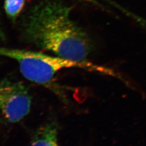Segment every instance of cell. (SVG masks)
Instances as JSON below:
<instances>
[{
  "mask_svg": "<svg viewBox=\"0 0 146 146\" xmlns=\"http://www.w3.org/2000/svg\"><path fill=\"white\" fill-rule=\"evenodd\" d=\"M0 39L2 40H5V33L2 30V28L1 27V21H0Z\"/></svg>",
  "mask_w": 146,
  "mask_h": 146,
  "instance_id": "52a82bcc",
  "label": "cell"
},
{
  "mask_svg": "<svg viewBox=\"0 0 146 146\" xmlns=\"http://www.w3.org/2000/svg\"><path fill=\"white\" fill-rule=\"evenodd\" d=\"M5 79L1 80L0 81V104H1V98H2V95L3 93V90L5 87Z\"/></svg>",
  "mask_w": 146,
  "mask_h": 146,
  "instance_id": "8992f818",
  "label": "cell"
},
{
  "mask_svg": "<svg viewBox=\"0 0 146 146\" xmlns=\"http://www.w3.org/2000/svg\"><path fill=\"white\" fill-rule=\"evenodd\" d=\"M25 0H5L4 8L5 13L11 20H15L23 10Z\"/></svg>",
  "mask_w": 146,
  "mask_h": 146,
  "instance_id": "5b68a950",
  "label": "cell"
},
{
  "mask_svg": "<svg viewBox=\"0 0 146 146\" xmlns=\"http://www.w3.org/2000/svg\"><path fill=\"white\" fill-rule=\"evenodd\" d=\"M69 8L58 0H42L28 11L22 22L27 40L54 55L81 64L85 69L110 75L113 72L88 61L91 45L73 22Z\"/></svg>",
  "mask_w": 146,
  "mask_h": 146,
  "instance_id": "6da1fadb",
  "label": "cell"
},
{
  "mask_svg": "<svg viewBox=\"0 0 146 146\" xmlns=\"http://www.w3.org/2000/svg\"><path fill=\"white\" fill-rule=\"evenodd\" d=\"M58 133L57 124L47 122L37 130L29 146H59Z\"/></svg>",
  "mask_w": 146,
  "mask_h": 146,
  "instance_id": "277c9868",
  "label": "cell"
},
{
  "mask_svg": "<svg viewBox=\"0 0 146 146\" xmlns=\"http://www.w3.org/2000/svg\"><path fill=\"white\" fill-rule=\"evenodd\" d=\"M0 56L15 60L26 79L52 90L58 95L61 93L54 82L56 74L64 69H84L79 63L55 55L23 49L0 47Z\"/></svg>",
  "mask_w": 146,
  "mask_h": 146,
  "instance_id": "7a4b0ae2",
  "label": "cell"
},
{
  "mask_svg": "<svg viewBox=\"0 0 146 146\" xmlns=\"http://www.w3.org/2000/svg\"><path fill=\"white\" fill-rule=\"evenodd\" d=\"M31 104V96L26 87L6 79L0 104L4 119L11 123L20 121L29 113Z\"/></svg>",
  "mask_w": 146,
  "mask_h": 146,
  "instance_id": "3957f363",
  "label": "cell"
}]
</instances>
